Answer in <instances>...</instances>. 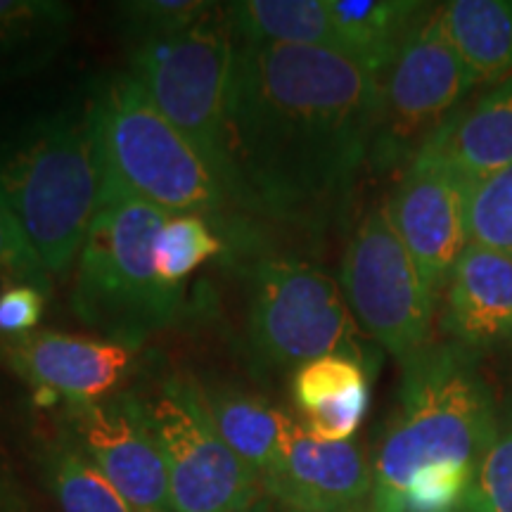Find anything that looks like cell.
Segmentation results:
<instances>
[{
	"mask_svg": "<svg viewBox=\"0 0 512 512\" xmlns=\"http://www.w3.org/2000/svg\"><path fill=\"white\" fill-rule=\"evenodd\" d=\"M74 31L60 0H0V86L29 79L57 60Z\"/></svg>",
	"mask_w": 512,
	"mask_h": 512,
	"instance_id": "ac0fdd59",
	"label": "cell"
},
{
	"mask_svg": "<svg viewBox=\"0 0 512 512\" xmlns=\"http://www.w3.org/2000/svg\"><path fill=\"white\" fill-rule=\"evenodd\" d=\"M41 465L62 512H136L67 432L48 441Z\"/></svg>",
	"mask_w": 512,
	"mask_h": 512,
	"instance_id": "603a6c76",
	"label": "cell"
},
{
	"mask_svg": "<svg viewBox=\"0 0 512 512\" xmlns=\"http://www.w3.org/2000/svg\"><path fill=\"white\" fill-rule=\"evenodd\" d=\"M64 430L136 512L171 510L169 475L133 392L62 403Z\"/></svg>",
	"mask_w": 512,
	"mask_h": 512,
	"instance_id": "8fae6325",
	"label": "cell"
},
{
	"mask_svg": "<svg viewBox=\"0 0 512 512\" xmlns=\"http://www.w3.org/2000/svg\"><path fill=\"white\" fill-rule=\"evenodd\" d=\"M0 197L50 280L62 278L79 259L102 197L91 102L0 138Z\"/></svg>",
	"mask_w": 512,
	"mask_h": 512,
	"instance_id": "3957f363",
	"label": "cell"
},
{
	"mask_svg": "<svg viewBox=\"0 0 512 512\" xmlns=\"http://www.w3.org/2000/svg\"><path fill=\"white\" fill-rule=\"evenodd\" d=\"M0 512H24L22 496L3 460H0Z\"/></svg>",
	"mask_w": 512,
	"mask_h": 512,
	"instance_id": "f546056e",
	"label": "cell"
},
{
	"mask_svg": "<svg viewBox=\"0 0 512 512\" xmlns=\"http://www.w3.org/2000/svg\"><path fill=\"white\" fill-rule=\"evenodd\" d=\"M264 494L297 512H351L373 496L375 472L356 441H323L294 420Z\"/></svg>",
	"mask_w": 512,
	"mask_h": 512,
	"instance_id": "5bb4252c",
	"label": "cell"
},
{
	"mask_svg": "<svg viewBox=\"0 0 512 512\" xmlns=\"http://www.w3.org/2000/svg\"><path fill=\"white\" fill-rule=\"evenodd\" d=\"M370 512H403L399 505L396 503H380V501H373V508Z\"/></svg>",
	"mask_w": 512,
	"mask_h": 512,
	"instance_id": "1f68e13d",
	"label": "cell"
},
{
	"mask_svg": "<svg viewBox=\"0 0 512 512\" xmlns=\"http://www.w3.org/2000/svg\"><path fill=\"white\" fill-rule=\"evenodd\" d=\"M467 238L512 256V164L467 188Z\"/></svg>",
	"mask_w": 512,
	"mask_h": 512,
	"instance_id": "d4e9b609",
	"label": "cell"
},
{
	"mask_svg": "<svg viewBox=\"0 0 512 512\" xmlns=\"http://www.w3.org/2000/svg\"><path fill=\"white\" fill-rule=\"evenodd\" d=\"M138 354L110 339L53 330L0 337V366L27 382L46 406L110 399L136 373Z\"/></svg>",
	"mask_w": 512,
	"mask_h": 512,
	"instance_id": "4fadbf2b",
	"label": "cell"
},
{
	"mask_svg": "<svg viewBox=\"0 0 512 512\" xmlns=\"http://www.w3.org/2000/svg\"><path fill=\"white\" fill-rule=\"evenodd\" d=\"M10 283H31L50 292V275L41 266L34 249L19 230L15 216L0 197V287Z\"/></svg>",
	"mask_w": 512,
	"mask_h": 512,
	"instance_id": "83f0119b",
	"label": "cell"
},
{
	"mask_svg": "<svg viewBox=\"0 0 512 512\" xmlns=\"http://www.w3.org/2000/svg\"><path fill=\"white\" fill-rule=\"evenodd\" d=\"M339 287L361 330L401 363L432 342L439 299L396 233L387 202L370 204L358 219Z\"/></svg>",
	"mask_w": 512,
	"mask_h": 512,
	"instance_id": "9c48e42d",
	"label": "cell"
},
{
	"mask_svg": "<svg viewBox=\"0 0 512 512\" xmlns=\"http://www.w3.org/2000/svg\"><path fill=\"white\" fill-rule=\"evenodd\" d=\"M48 290L31 283L0 287V337H24L36 332L46 313Z\"/></svg>",
	"mask_w": 512,
	"mask_h": 512,
	"instance_id": "f1b7e54d",
	"label": "cell"
},
{
	"mask_svg": "<svg viewBox=\"0 0 512 512\" xmlns=\"http://www.w3.org/2000/svg\"><path fill=\"white\" fill-rule=\"evenodd\" d=\"M475 88L441 29L434 5L380 79L370 169L375 174H401Z\"/></svg>",
	"mask_w": 512,
	"mask_h": 512,
	"instance_id": "30bf717a",
	"label": "cell"
},
{
	"mask_svg": "<svg viewBox=\"0 0 512 512\" xmlns=\"http://www.w3.org/2000/svg\"><path fill=\"white\" fill-rule=\"evenodd\" d=\"M242 512H297V510L287 508V505H280L278 501H273V498H268L264 494L259 498V501H256L254 505H249V508L242 510Z\"/></svg>",
	"mask_w": 512,
	"mask_h": 512,
	"instance_id": "4dcf8cb0",
	"label": "cell"
},
{
	"mask_svg": "<svg viewBox=\"0 0 512 512\" xmlns=\"http://www.w3.org/2000/svg\"><path fill=\"white\" fill-rule=\"evenodd\" d=\"M460 512H512V425L486 446Z\"/></svg>",
	"mask_w": 512,
	"mask_h": 512,
	"instance_id": "4316f807",
	"label": "cell"
},
{
	"mask_svg": "<svg viewBox=\"0 0 512 512\" xmlns=\"http://www.w3.org/2000/svg\"><path fill=\"white\" fill-rule=\"evenodd\" d=\"M439 335L472 354L512 344V256L467 245L448 275L437 311Z\"/></svg>",
	"mask_w": 512,
	"mask_h": 512,
	"instance_id": "9a60e30c",
	"label": "cell"
},
{
	"mask_svg": "<svg viewBox=\"0 0 512 512\" xmlns=\"http://www.w3.org/2000/svg\"><path fill=\"white\" fill-rule=\"evenodd\" d=\"M437 15L477 88L510 79L512 0H448Z\"/></svg>",
	"mask_w": 512,
	"mask_h": 512,
	"instance_id": "d6986e66",
	"label": "cell"
},
{
	"mask_svg": "<svg viewBox=\"0 0 512 512\" xmlns=\"http://www.w3.org/2000/svg\"><path fill=\"white\" fill-rule=\"evenodd\" d=\"M434 8L418 0H328L342 55L382 79L420 19Z\"/></svg>",
	"mask_w": 512,
	"mask_h": 512,
	"instance_id": "ffe728a7",
	"label": "cell"
},
{
	"mask_svg": "<svg viewBox=\"0 0 512 512\" xmlns=\"http://www.w3.org/2000/svg\"><path fill=\"white\" fill-rule=\"evenodd\" d=\"M216 5L209 0H131L119 5V29L131 48H138L190 29Z\"/></svg>",
	"mask_w": 512,
	"mask_h": 512,
	"instance_id": "484cf974",
	"label": "cell"
},
{
	"mask_svg": "<svg viewBox=\"0 0 512 512\" xmlns=\"http://www.w3.org/2000/svg\"><path fill=\"white\" fill-rule=\"evenodd\" d=\"M91 114L102 174L100 207L131 197L166 214L204 216L219 233L230 230L226 216L240 209L226 185L131 74L107 81L91 100Z\"/></svg>",
	"mask_w": 512,
	"mask_h": 512,
	"instance_id": "277c9868",
	"label": "cell"
},
{
	"mask_svg": "<svg viewBox=\"0 0 512 512\" xmlns=\"http://www.w3.org/2000/svg\"><path fill=\"white\" fill-rule=\"evenodd\" d=\"M204 389V387H202ZM204 399L223 441L233 448L259 479L283 453L294 418L268 403L264 396L245 392L233 384L204 389Z\"/></svg>",
	"mask_w": 512,
	"mask_h": 512,
	"instance_id": "44dd1931",
	"label": "cell"
},
{
	"mask_svg": "<svg viewBox=\"0 0 512 512\" xmlns=\"http://www.w3.org/2000/svg\"><path fill=\"white\" fill-rule=\"evenodd\" d=\"M169 475L174 512H242L264 496L256 472L216 430L200 382L166 375L133 392Z\"/></svg>",
	"mask_w": 512,
	"mask_h": 512,
	"instance_id": "ba28073f",
	"label": "cell"
},
{
	"mask_svg": "<svg viewBox=\"0 0 512 512\" xmlns=\"http://www.w3.org/2000/svg\"><path fill=\"white\" fill-rule=\"evenodd\" d=\"M223 8L238 43L306 46L342 53L328 0H240Z\"/></svg>",
	"mask_w": 512,
	"mask_h": 512,
	"instance_id": "7402d4cb",
	"label": "cell"
},
{
	"mask_svg": "<svg viewBox=\"0 0 512 512\" xmlns=\"http://www.w3.org/2000/svg\"><path fill=\"white\" fill-rule=\"evenodd\" d=\"M226 252L228 245L223 235L204 216L169 214L157 235V273L166 285L183 290V280Z\"/></svg>",
	"mask_w": 512,
	"mask_h": 512,
	"instance_id": "cb8c5ba5",
	"label": "cell"
},
{
	"mask_svg": "<svg viewBox=\"0 0 512 512\" xmlns=\"http://www.w3.org/2000/svg\"><path fill=\"white\" fill-rule=\"evenodd\" d=\"M290 387L304 430L323 441H349L370 406V373L344 356H323L297 368Z\"/></svg>",
	"mask_w": 512,
	"mask_h": 512,
	"instance_id": "e0dca14e",
	"label": "cell"
},
{
	"mask_svg": "<svg viewBox=\"0 0 512 512\" xmlns=\"http://www.w3.org/2000/svg\"><path fill=\"white\" fill-rule=\"evenodd\" d=\"M380 76L325 48L235 41L226 107L235 207L320 230L349 202L373 147Z\"/></svg>",
	"mask_w": 512,
	"mask_h": 512,
	"instance_id": "6da1fadb",
	"label": "cell"
},
{
	"mask_svg": "<svg viewBox=\"0 0 512 512\" xmlns=\"http://www.w3.org/2000/svg\"><path fill=\"white\" fill-rule=\"evenodd\" d=\"M479 358L432 339L401 363L396 411L373 465V501L399 505L408 482L430 467L475 470L501 430L494 389Z\"/></svg>",
	"mask_w": 512,
	"mask_h": 512,
	"instance_id": "7a4b0ae2",
	"label": "cell"
},
{
	"mask_svg": "<svg viewBox=\"0 0 512 512\" xmlns=\"http://www.w3.org/2000/svg\"><path fill=\"white\" fill-rule=\"evenodd\" d=\"M233 60L235 38L226 8L216 5L190 29L131 48L128 72L200 152L226 190V107Z\"/></svg>",
	"mask_w": 512,
	"mask_h": 512,
	"instance_id": "52a82bcc",
	"label": "cell"
},
{
	"mask_svg": "<svg viewBox=\"0 0 512 512\" xmlns=\"http://www.w3.org/2000/svg\"><path fill=\"white\" fill-rule=\"evenodd\" d=\"M247 347L266 373H287L323 356L351 358L368 373L380 366L377 344L361 330L337 280L285 256H264L252 268Z\"/></svg>",
	"mask_w": 512,
	"mask_h": 512,
	"instance_id": "8992f818",
	"label": "cell"
},
{
	"mask_svg": "<svg viewBox=\"0 0 512 512\" xmlns=\"http://www.w3.org/2000/svg\"><path fill=\"white\" fill-rule=\"evenodd\" d=\"M387 207L396 233L439 299L453 266L470 245L467 185L425 145L401 171Z\"/></svg>",
	"mask_w": 512,
	"mask_h": 512,
	"instance_id": "7c38bea8",
	"label": "cell"
},
{
	"mask_svg": "<svg viewBox=\"0 0 512 512\" xmlns=\"http://www.w3.org/2000/svg\"><path fill=\"white\" fill-rule=\"evenodd\" d=\"M467 188L512 164V76L460 110L427 143Z\"/></svg>",
	"mask_w": 512,
	"mask_h": 512,
	"instance_id": "2e32d148",
	"label": "cell"
},
{
	"mask_svg": "<svg viewBox=\"0 0 512 512\" xmlns=\"http://www.w3.org/2000/svg\"><path fill=\"white\" fill-rule=\"evenodd\" d=\"M166 211L117 197L95 214L76 259L74 316L100 339L140 349L183 309L181 287L157 273L155 247Z\"/></svg>",
	"mask_w": 512,
	"mask_h": 512,
	"instance_id": "5b68a950",
	"label": "cell"
}]
</instances>
